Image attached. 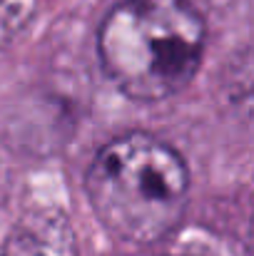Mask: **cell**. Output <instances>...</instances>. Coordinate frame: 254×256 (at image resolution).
<instances>
[{
    "label": "cell",
    "mask_w": 254,
    "mask_h": 256,
    "mask_svg": "<svg viewBox=\"0 0 254 256\" xmlns=\"http://www.w3.org/2000/svg\"><path fill=\"white\" fill-rule=\"evenodd\" d=\"M187 194L184 160L147 132L110 140L87 170V196L97 219L132 244L165 239L184 214Z\"/></svg>",
    "instance_id": "obj_2"
},
{
    "label": "cell",
    "mask_w": 254,
    "mask_h": 256,
    "mask_svg": "<svg viewBox=\"0 0 254 256\" xmlns=\"http://www.w3.org/2000/svg\"><path fill=\"white\" fill-rule=\"evenodd\" d=\"M204 38V20L189 0H122L100 25L97 55L127 97L157 102L192 82Z\"/></svg>",
    "instance_id": "obj_1"
},
{
    "label": "cell",
    "mask_w": 254,
    "mask_h": 256,
    "mask_svg": "<svg viewBox=\"0 0 254 256\" xmlns=\"http://www.w3.org/2000/svg\"><path fill=\"white\" fill-rule=\"evenodd\" d=\"M0 256H78V242L63 212L38 209L10 229Z\"/></svg>",
    "instance_id": "obj_3"
},
{
    "label": "cell",
    "mask_w": 254,
    "mask_h": 256,
    "mask_svg": "<svg viewBox=\"0 0 254 256\" xmlns=\"http://www.w3.org/2000/svg\"><path fill=\"white\" fill-rule=\"evenodd\" d=\"M249 242H252V252H254V219H252V229H249Z\"/></svg>",
    "instance_id": "obj_4"
}]
</instances>
